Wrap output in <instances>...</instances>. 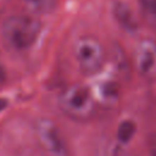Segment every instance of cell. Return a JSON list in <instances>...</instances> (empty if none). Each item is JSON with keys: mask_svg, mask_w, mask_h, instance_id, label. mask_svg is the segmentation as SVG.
<instances>
[{"mask_svg": "<svg viewBox=\"0 0 156 156\" xmlns=\"http://www.w3.org/2000/svg\"><path fill=\"white\" fill-rule=\"evenodd\" d=\"M40 32L41 23L32 15H11L1 24V38L5 46L17 52L30 49Z\"/></svg>", "mask_w": 156, "mask_h": 156, "instance_id": "1", "label": "cell"}, {"mask_svg": "<svg viewBox=\"0 0 156 156\" xmlns=\"http://www.w3.org/2000/svg\"><path fill=\"white\" fill-rule=\"evenodd\" d=\"M57 105L63 115L74 121H88L96 110L91 89L82 84H72L65 88L57 98Z\"/></svg>", "mask_w": 156, "mask_h": 156, "instance_id": "2", "label": "cell"}, {"mask_svg": "<svg viewBox=\"0 0 156 156\" xmlns=\"http://www.w3.org/2000/svg\"><path fill=\"white\" fill-rule=\"evenodd\" d=\"M73 52L79 69L85 74L98 73L105 63V49L95 37H80L74 44Z\"/></svg>", "mask_w": 156, "mask_h": 156, "instance_id": "3", "label": "cell"}, {"mask_svg": "<svg viewBox=\"0 0 156 156\" xmlns=\"http://www.w3.org/2000/svg\"><path fill=\"white\" fill-rule=\"evenodd\" d=\"M34 134L45 156H69L67 141L52 119L39 118L34 124Z\"/></svg>", "mask_w": 156, "mask_h": 156, "instance_id": "4", "label": "cell"}, {"mask_svg": "<svg viewBox=\"0 0 156 156\" xmlns=\"http://www.w3.org/2000/svg\"><path fill=\"white\" fill-rule=\"evenodd\" d=\"M133 61L136 72L143 78L156 80V41L152 39L140 40L135 46Z\"/></svg>", "mask_w": 156, "mask_h": 156, "instance_id": "5", "label": "cell"}, {"mask_svg": "<svg viewBox=\"0 0 156 156\" xmlns=\"http://www.w3.org/2000/svg\"><path fill=\"white\" fill-rule=\"evenodd\" d=\"M91 91L96 104H100L105 107H113L121 96V88L118 82L110 77L99 79Z\"/></svg>", "mask_w": 156, "mask_h": 156, "instance_id": "6", "label": "cell"}, {"mask_svg": "<svg viewBox=\"0 0 156 156\" xmlns=\"http://www.w3.org/2000/svg\"><path fill=\"white\" fill-rule=\"evenodd\" d=\"M115 17L118 21V23L129 32H134L138 27L136 21L133 17V13L129 11L128 7H126L123 4H118L115 6Z\"/></svg>", "mask_w": 156, "mask_h": 156, "instance_id": "7", "label": "cell"}, {"mask_svg": "<svg viewBox=\"0 0 156 156\" xmlns=\"http://www.w3.org/2000/svg\"><path fill=\"white\" fill-rule=\"evenodd\" d=\"M144 21L156 29V0H138Z\"/></svg>", "mask_w": 156, "mask_h": 156, "instance_id": "8", "label": "cell"}, {"mask_svg": "<svg viewBox=\"0 0 156 156\" xmlns=\"http://www.w3.org/2000/svg\"><path fill=\"white\" fill-rule=\"evenodd\" d=\"M136 132V126L133 121L130 119H126L123 122L119 123L118 128H117V139L119 144H127L129 143L134 134Z\"/></svg>", "mask_w": 156, "mask_h": 156, "instance_id": "9", "label": "cell"}, {"mask_svg": "<svg viewBox=\"0 0 156 156\" xmlns=\"http://www.w3.org/2000/svg\"><path fill=\"white\" fill-rule=\"evenodd\" d=\"M32 12L46 13L56 6V0H21Z\"/></svg>", "mask_w": 156, "mask_h": 156, "instance_id": "10", "label": "cell"}, {"mask_svg": "<svg viewBox=\"0 0 156 156\" xmlns=\"http://www.w3.org/2000/svg\"><path fill=\"white\" fill-rule=\"evenodd\" d=\"M147 147L150 156H156V133H152L147 140Z\"/></svg>", "mask_w": 156, "mask_h": 156, "instance_id": "11", "label": "cell"}]
</instances>
